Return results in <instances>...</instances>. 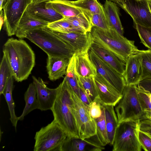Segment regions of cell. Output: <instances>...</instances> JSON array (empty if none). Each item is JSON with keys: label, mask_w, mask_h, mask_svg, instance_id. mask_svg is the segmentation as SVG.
<instances>
[{"label": "cell", "mask_w": 151, "mask_h": 151, "mask_svg": "<svg viewBox=\"0 0 151 151\" xmlns=\"http://www.w3.org/2000/svg\"><path fill=\"white\" fill-rule=\"evenodd\" d=\"M47 2L64 18L75 16L82 12L71 4L69 0H50Z\"/></svg>", "instance_id": "603a6c76"}, {"label": "cell", "mask_w": 151, "mask_h": 151, "mask_svg": "<svg viewBox=\"0 0 151 151\" xmlns=\"http://www.w3.org/2000/svg\"><path fill=\"white\" fill-rule=\"evenodd\" d=\"M75 56L76 71L78 75L83 77L96 76V68L90 58L88 52L75 53Z\"/></svg>", "instance_id": "7402d4cb"}, {"label": "cell", "mask_w": 151, "mask_h": 151, "mask_svg": "<svg viewBox=\"0 0 151 151\" xmlns=\"http://www.w3.org/2000/svg\"><path fill=\"white\" fill-rule=\"evenodd\" d=\"M65 77L70 86L79 98V86L75 66V53L69 59Z\"/></svg>", "instance_id": "f546056e"}, {"label": "cell", "mask_w": 151, "mask_h": 151, "mask_svg": "<svg viewBox=\"0 0 151 151\" xmlns=\"http://www.w3.org/2000/svg\"><path fill=\"white\" fill-rule=\"evenodd\" d=\"M132 18L134 25L151 27L148 0H118L116 2Z\"/></svg>", "instance_id": "9c48e42d"}, {"label": "cell", "mask_w": 151, "mask_h": 151, "mask_svg": "<svg viewBox=\"0 0 151 151\" xmlns=\"http://www.w3.org/2000/svg\"><path fill=\"white\" fill-rule=\"evenodd\" d=\"M148 3L149 7L151 12V0H148Z\"/></svg>", "instance_id": "c3c4849f"}, {"label": "cell", "mask_w": 151, "mask_h": 151, "mask_svg": "<svg viewBox=\"0 0 151 151\" xmlns=\"http://www.w3.org/2000/svg\"><path fill=\"white\" fill-rule=\"evenodd\" d=\"M70 59L48 56L46 68L50 80L56 81L65 75Z\"/></svg>", "instance_id": "ffe728a7"}, {"label": "cell", "mask_w": 151, "mask_h": 151, "mask_svg": "<svg viewBox=\"0 0 151 151\" xmlns=\"http://www.w3.org/2000/svg\"><path fill=\"white\" fill-rule=\"evenodd\" d=\"M137 87L139 99L142 109L145 111H151V104L150 102L147 93L137 86Z\"/></svg>", "instance_id": "f35d334b"}, {"label": "cell", "mask_w": 151, "mask_h": 151, "mask_svg": "<svg viewBox=\"0 0 151 151\" xmlns=\"http://www.w3.org/2000/svg\"><path fill=\"white\" fill-rule=\"evenodd\" d=\"M0 22L1 30L3 24H4V12L2 10L0 11Z\"/></svg>", "instance_id": "7bdbcfd3"}, {"label": "cell", "mask_w": 151, "mask_h": 151, "mask_svg": "<svg viewBox=\"0 0 151 151\" xmlns=\"http://www.w3.org/2000/svg\"><path fill=\"white\" fill-rule=\"evenodd\" d=\"M103 7L111 29L124 36V29L120 20L119 10L116 4L111 1L106 0Z\"/></svg>", "instance_id": "44dd1931"}, {"label": "cell", "mask_w": 151, "mask_h": 151, "mask_svg": "<svg viewBox=\"0 0 151 151\" xmlns=\"http://www.w3.org/2000/svg\"><path fill=\"white\" fill-rule=\"evenodd\" d=\"M136 86L145 91L149 93H151V78L143 79Z\"/></svg>", "instance_id": "60d3db41"}, {"label": "cell", "mask_w": 151, "mask_h": 151, "mask_svg": "<svg viewBox=\"0 0 151 151\" xmlns=\"http://www.w3.org/2000/svg\"><path fill=\"white\" fill-rule=\"evenodd\" d=\"M71 94L73 103V114L80 138L84 139L95 135L96 132L95 119L91 117L88 108L71 88Z\"/></svg>", "instance_id": "ba28073f"}, {"label": "cell", "mask_w": 151, "mask_h": 151, "mask_svg": "<svg viewBox=\"0 0 151 151\" xmlns=\"http://www.w3.org/2000/svg\"><path fill=\"white\" fill-rule=\"evenodd\" d=\"M141 42L146 47L151 50V27L142 26L138 24L134 25Z\"/></svg>", "instance_id": "e575fe53"}, {"label": "cell", "mask_w": 151, "mask_h": 151, "mask_svg": "<svg viewBox=\"0 0 151 151\" xmlns=\"http://www.w3.org/2000/svg\"><path fill=\"white\" fill-rule=\"evenodd\" d=\"M88 108L90 114L93 119H95L101 116L102 106L98 96L91 102Z\"/></svg>", "instance_id": "8d00e7d4"}, {"label": "cell", "mask_w": 151, "mask_h": 151, "mask_svg": "<svg viewBox=\"0 0 151 151\" xmlns=\"http://www.w3.org/2000/svg\"><path fill=\"white\" fill-rule=\"evenodd\" d=\"M90 49L104 62L123 75L126 66L116 56L101 46L93 42Z\"/></svg>", "instance_id": "d6986e66"}, {"label": "cell", "mask_w": 151, "mask_h": 151, "mask_svg": "<svg viewBox=\"0 0 151 151\" xmlns=\"http://www.w3.org/2000/svg\"><path fill=\"white\" fill-rule=\"evenodd\" d=\"M51 31L69 44L73 48L76 53L88 52L91 45L93 42L91 32L61 33Z\"/></svg>", "instance_id": "7c38bea8"}, {"label": "cell", "mask_w": 151, "mask_h": 151, "mask_svg": "<svg viewBox=\"0 0 151 151\" xmlns=\"http://www.w3.org/2000/svg\"><path fill=\"white\" fill-rule=\"evenodd\" d=\"M48 24L31 15L26 9L20 20L15 35L19 39L26 38L29 32L44 28L47 27Z\"/></svg>", "instance_id": "ac0fdd59"}, {"label": "cell", "mask_w": 151, "mask_h": 151, "mask_svg": "<svg viewBox=\"0 0 151 151\" xmlns=\"http://www.w3.org/2000/svg\"><path fill=\"white\" fill-rule=\"evenodd\" d=\"M58 88L57 96L51 110L54 119L65 131L68 137L80 138L73 112L71 88L65 76Z\"/></svg>", "instance_id": "7a4b0ae2"}, {"label": "cell", "mask_w": 151, "mask_h": 151, "mask_svg": "<svg viewBox=\"0 0 151 151\" xmlns=\"http://www.w3.org/2000/svg\"><path fill=\"white\" fill-rule=\"evenodd\" d=\"M93 42L108 50L126 63L129 56L138 50L134 41L128 40L116 31L93 26L91 32Z\"/></svg>", "instance_id": "3957f363"}, {"label": "cell", "mask_w": 151, "mask_h": 151, "mask_svg": "<svg viewBox=\"0 0 151 151\" xmlns=\"http://www.w3.org/2000/svg\"><path fill=\"white\" fill-rule=\"evenodd\" d=\"M115 106L118 124L146 118L145 111L141 106L136 85H126L122 98Z\"/></svg>", "instance_id": "5b68a950"}, {"label": "cell", "mask_w": 151, "mask_h": 151, "mask_svg": "<svg viewBox=\"0 0 151 151\" xmlns=\"http://www.w3.org/2000/svg\"><path fill=\"white\" fill-rule=\"evenodd\" d=\"M135 53L139 55L141 58L142 68V80L151 78V50L138 49Z\"/></svg>", "instance_id": "1f68e13d"}, {"label": "cell", "mask_w": 151, "mask_h": 151, "mask_svg": "<svg viewBox=\"0 0 151 151\" xmlns=\"http://www.w3.org/2000/svg\"><path fill=\"white\" fill-rule=\"evenodd\" d=\"M94 81L101 103L115 106L122 98V94L97 74L94 77Z\"/></svg>", "instance_id": "5bb4252c"}, {"label": "cell", "mask_w": 151, "mask_h": 151, "mask_svg": "<svg viewBox=\"0 0 151 151\" xmlns=\"http://www.w3.org/2000/svg\"><path fill=\"white\" fill-rule=\"evenodd\" d=\"M95 120L96 123V134L93 137L99 145L105 146L109 144V141L107 135L105 112L103 106L101 116Z\"/></svg>", "instance_id": "83f0119b"}, {"label": "cell", "mask_w": 151, "mask_h": 151, "mask_svg": "<svg viewBox=\"0 0 151 151\" xmlns=\"http://www.w3.org/2000/svg\"><path fill=\"white\" fill-rule=\"evenodd\" d=\"M145 111L146 118L151 120V111Z\"/></svg>", "instance_id": "f6af8a7d"}, {"label": "cell", "mask_w": 151, "mask_h": 151, "mask_svg": "<svg viewBox=\"0 0 151 151\" xmlns=\"http://www.w3.org/2000/svg\"><path fill=\"white\" fill-rule=\"evenodd\" d=\"M138 138L142 148L146 151H151V135L139 129Z\"/></svg>", "instance_id": "74e56055"}, {"label": "cell", "mask_w": 151, "mask_h": 151, "mask_svg": "<svg viewBox=\"0 0 151 151\" xmlns=\"http://www.w3.org/2000/svg\"><path fill=\"white\" fill-rule=\"evenodd\" d=\"M32 78L39 105V109L41 111L51 110L57 96L58 87L55 88H49L40 78H37L32 76Z\"/></svg>", "instance_id": "4fadbf2b"}, {"label": "cell", "mask_w": 151, "mask_h": 151, "mask_svg": "<svg viewBox=\"0 0 151 151\" xmlns=\"http://www.w3.org/2000/svg\"><path fill=\"white\" fill-rule=\"evenodd\" d=\"M139 130L151 135V120L147 118L141 120L139 122Z\"/></svg>", "instance_id": "ab89813d"}, {"label": "cell", "mask_w": 151, "mask_h": 151, "mask_svg": "<svg viewBox=\"0 0 151 151\" xmlns=\"http://www.w3.org/2000/svg\"><path fill=\"white\" fill-rule=\"evenodd\" d=\"M14 78L13 76L9 78L2 94L4 96L8 106L10 116V120L16 131L17 123L19 119L18 117L15 114V105L12 95L14 87Z\"/></svg>", "instance_id": "484cf974"}, {"label": "cell", "mask_w": 151, "mask_h": 151, "mask_svg": "<svg viewBox=\"0 0 151 151\" xmlns=\"http://www.w3.org/2000/svg\"><path fill=\"white\" fill-rule=\"evenodd\" d=\"M110 0V1H111L113 2H116V1H118V0Z\"/></svg>", "instance_id": "681fc988"}, {"label": "cell", "mask_w": 151, "mask_h": 151, "mask_svg": "<svg viewBox=\"0 0 151 151\" xmlns=\"http://www.w3.org/2000/svg\"><path fill=\"white\" fill-rule=\"evenodd\" d=\"M78 84L85 92L91 102L98 96L94 77H83L77 74Z\"/></svg>", "instance_id": "4dcf8cb0"}, {"label": "cell", "mask_w": 151, "mask_h": 151, "mask_svg": "<svg viewBox=\"0 0 151 151\" xmlns=\"http://www.w3.org/2000/svg\"><path fill=\"white\" fill-rule=\"evenodd\" d=\"M31 3L33 4H36L45 1H48V0H31Z\"/></svg>", "instance_id": "bcb514c9"}, {"label": "cell", "mask_w": 151, "mask_h": 151, "mask_svg": "<svg viewBox=\"0 0 151 151\" xmlns=\"http://www.w3.org/2000/svg\"><path fill=\"white\" fill-rule=\"evenodd\" d=\"M26 10L33 17L48 24L64 18L48 4L47 1L36 4L30 3Z\"/></svg>", "instance_id": "9a60e30c"}, {"label": "cell", "mask_w": 151, "mask_h": 151, "mask_svg": "<svg viewBox=\"0 0 151 151\" xmlns=\"http://www.w3.org/2000/svg\"><path fill=\"white\" fill-rule=\"evenodd\" d=\"M89 15L93 26L104 30H108L111 29L104 10L100 13Z\"/></svg>", "instance_id": "d590c367"}, {"label": "cell", "mask_w": 151, "mask_h": 151, "mask_svg": "<svg viewBox=\"0 0 151 151\" xmlns=\"http://www.w3.org/2000/svg\"><path fill=\"white\" fill-rule=\"evenodd\" d=\"M24 99L25 105L22 114L18 117L19 120H22L24 116L30 112L35 109H39L36 90L33 83L29 84L24 94Z\"/></svg>", "instance_id": "d4e9b609"}, {"label": "cell", "mask_w": 151, "mask_h": 151, "mask_svg": "<svg viewBox=\"0 0 151 151\" xmlns=\"http://www.w3.org/2000/svg\"><path fill=\"white\" fill-rule=\"evenodd\" d=\"M47 27L53 31L61 33L71 32H83L76 28L64 18L49 23Z\"/></svg>", "instance_id": "836d02e7"}, {"label": "cell", "mask_w": 151, "mask_h": 151, "mask_svg": "<svg viewBox=\"0 0 151 151\" xmlns=\"http://www.w3.org/2000/svg\"><path fill=\"white\" fill-rule=\"evenodd\" d=\"M73 5L89 15L101 13L104 10L103 6L98 0L70 1Z\"/></svg>", "instance_id": "f1b7e54d"}, {"label": "cell", "mask_w": 151, "mask_h": 151, "mask_svg": "<svg viewBox=\"0 0 151 151\" xmlns=\"http://www.w3.org/2000/svg\"><path fill=\"white\" fill-rule=\"evenodd\" d=\"M48 0L49 1V0Z\"/></svg>", "instance_id": "f907efd6"}, {"label": "cell", "mask_w": 151, "mask_h": 151, "mask_svg": "<svg viewBox=\"0 0 151 151\" xmlns=\"http://www.w3.org/2000/svg\"><path fill=\"white\" fill-rule=\"evenodd\" d=\"M142 75L141 58L134 53L129 56L126 63L123 75L126 85H137L142 80Z\"/></svg>", "instance_id": "2e32d148"}, {"label": "cell", "mask_w": 151, "mask_h": 151, "mask_svg": "<svg viewBox=\"0 0 151 151\" xmlns=\"http://www.w3.org/2000/svg\"><path fill=\"white\" fill-rule=\"evenodd\" d=\"M12 76L13 75L11 68L6 56L3 55L0 66V95L2 94L8 79Z\"/></svg>", "instance_id": "d6a6232c"}, {"label": "cell", "mask_w": 151, "mask_h": 151, "mask_svg": "<svg viewBox=\"0 0 151 151\" xmlns=\"http://www.w3.org/2000/svg\"><path fill=\"white\" fill-rule=\"evenodd\" d=\"M67 137L65 131L54 119L36 132L34 151H60Z\"/></svg>", "instance_id": "8992f818"}, {"label": "cell", "mask_w": 151, "mask_h": 151, "mask_svg": "<svg viewBox=\"0 0 151 151\" xmlns=\"http://www.w3.org/2000/svg\"><path fill=\"white\" fill-rule=\"evenodd\" d=\"M79 86V98L88 108V106L91 102L90 99L81 87Z\"/></svg>", "instance_id": "b9f144b4"}, {"label": "cell", "mask_w": 151, "mask_h": 151, "mask_svg": "<svg viewBox=\"0 0 151 151\" xmlns=\"http://www.w3.org/2000/svg\"><path fill=\"white\" fill-rule=\"evenodd\" d=\"M8 1V0H0V11L2 10Z\"/></svg>", "instance_id": "ee69618b"}, {"label": "cell", "mask_w": 151, "mask_h": 151, "mask_svg": "<svg viewBox=\"0 0 151 151\" xmlns=\"http://www.w3.org/2000/svg\"><path fill=\"white\" fill-rule=\"evenodd\" d=\"M101 104L105 112L106 127L109 144L112 145L116 130L118 124L117 117L114 106Z\"/></svg>", "instance_id": "cb8c5ba5"}, {"label": "cell", "mask_w": 151, "mask_h": 151, "mask_svg": "<svg viewBox=\"0 0 151 151\" xmlns=\"http://www.w3.org/2000/svg\"><path fill=\"white\" fill-rule=\"evenodd\" d=\"M26 38L47 55L70 59L75 53L72 47L47 27L29 32Z\"/></svg>", "instance_id": "277c9868"}, {"label": "cell", "mask_w": 151, "mask_h": 151, "mask_svg": "<svg viewBox=\"0 0 151 151\" xmlns=\"http://www.w3.org/2000/svg\"><path fill=\"white\" fill-rule=\"evenodd\" d=\"M103 146L99 145L91 137L82 139L67 137L61 145L60 151H100Z\"/></svg>", "instance_id": "e0dca14e"}, {"label": "cell", "mask_w": 151, "mask_h": 151, "mask_svg": "<svg viewBox=\"0 0 151 151\" xmlns=\"http://www.w3.org/2000/svg\"><path fill=\"white\" fill-rule=\"evenodd\" d=\"M88 53L90 58L96 68L97 74L122 94L126 86L123 75L104 62L90 49Z\"/></svg>", "instance_id": "8fae6325"}, {"label": "cell", "mask_w": 151, "mask_h": 151, "mask_svg": "<svg viewBox=\"0 0 151 151\" xmlns=\"http://www.w3.org/2000/svg\"><path fill=\"white\" fill-rule=\"evenodd\" d=\"M64 18L74 27L81 32L87 33L91 31L93 26L90 15L87 13L82 11L76 16Z\"/></svg>", "instance_id": "4316f807"}, {"label": "cell", "mask_w": 151, "mask_h": 151, "mask_svg": "<svg viewBox=\"0 0 151 151\" xmlns=\"http://www.w3.org/2000/svg\"><path fill=\"white\" fill-rule=\"evenodd\" d=\"M31 0H8L3 9L4 27L9 36L15 35L19 21Z\"/></svg>", "instance_id": "30bf717a"}, {"label": "cell", "mask_w": 151, "mask_h": 151, "mask_svg": "<svg viewBox=\"0 0 151 151\" xmlns=\"http://www.w3.org/2000/svg\"><path fill=\"white\" fill-rule=\"evenodd\" d=\"M139 120L122 122L116 129L113 151H140L142 147L138 138Z\"/></svg>", "instance_id": "52a82bcc"}, {"label": "cell", "mask_w": 151, "mask_h": 151, "mask_svg": "<svg viewBox=\"0 0 151 151\" xmlns=\"http://www.w3.org/2000/svg\"><path fill=\"white\" fill-rule=\"evenodd\" d=\"M11 68L14 79L17 82L26 80L35 63V53L29 45L22 39H8L3 48Z\"/></svg>", "instance_id": "6da1fadb"}, {"label": "cell", "mask_w": 151, "mask_h": 151, "mask_svg": "<svg viewBox=\"0 0 151 151\" xmlns=\"http://www.w3.org/2000/svg\"><path fill=\"white\" fill-rule=\"evenodd\" d=\"M147 93L148 95L150 102V103L151 104V93Z\"/></svg>", "instance_id": "7dc6e473"}]
</instances>
